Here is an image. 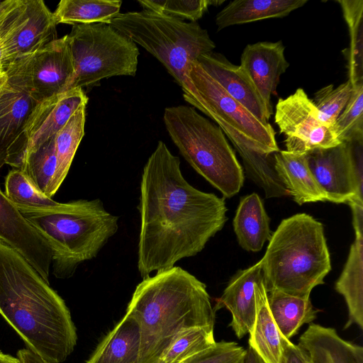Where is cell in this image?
I'll use <instances>...</instances> for the list:
<instances>
[{
  "instance_id": "21",
  "label": "cell",
  "mask_w": 363,
  "mask_h": 363,
  "mask_svg": "<svg viewBox=\"0 0 363 363\" xmlns=\"http://www.w3.org/2000/svg\"><path fill=\"white\" fill-rule=\"evenodd\" d=\"M140 341L138 320L125 313L86 363H138Z\"/></svg>"
},
{
  "instance_id": "17",
  "label": "cell",
  "mask_w": 363,
  "mask_h": 363,
  "mask_svg": "<svg viewBox=\"0 0 363 363\" xmlns=\"http://www.w3.org/2000/svg\"><path fill=\"white\" fill-rule=\"evenodd\" d=\"M284 50L281 40L258 42L247 45L240 57V66L250 77L272 113L271 96L277 94L280 77L289 67Z\"/></svg>"
},
{
  "instance_id": "18",
  "label": "cell",
  "mask_w": 363,
  "mask_h": 363,
  "mask_svg": "<svg viewBox=\"0 0 363 363\" xmlns=\"http://www.w3.org/2000/svg\"><path fill=\"white\" fill-rule=\"evenodd\" d=\"M262 280L259 261L239 270L230 280L220 297L216 300L215 311L228 309L231 314L229 324L238 339L251 331L256 318L255 286Z\"/></svg>"
},
{
  "instance_id": "39",
  "label": "cell",
  "mask_w": 363,
  "mask_h": 363,
  "mask_svg": "<svg viewBox=\"0 0 363 363\" xmlns=\"http://www.w3.org/2000/svg\"><path fill=\"white\" fill-rule=\"evenodd\" d=\"M26 0H13L0 14V69L4 45L9 38L27 21Z\"/></svg>"
},
{
  "instance_id": "26",
  "label": "cell",
  "mask_w": 363,
  "mask_h": 363,
  "mask_svg": "<svg viewBox=\"0 0 363 363\" xmlns=\"http://www.w3.org/2000/svg\"><path fill=\"white\" fill-rule=\"evenodd\" d=\"M233 228L239 245L249 252H259L270 239L269 218L257 194L241 199L233 219Z\"/></svg>"
},
{
  "instance_id": "28",
  "label": "cell",
  "mask_w": 363,
  "mask_h": 363,
  "mask_svg": "<svg viewBox=\"0 0 363 363\" xmlns=\"http://www.w3.org/2000/svg\"><path fill=\"white\" fill-rule=\"evenodd\" d=\"M21 170L39 191L50 198L54 196L60 186L55 135L27 152Z\"/></svg>"
},
{
  "instance_id": "42",
  "label": "cell",
  "mask_w": 363,
  "mask_h": 363,
  "mask_svg": "<svg viewBox=\"0 0 363 363\" xmlns=\"http://www.w3.org/2000/svg\"><path fill=\"white\" fill-rule=\"evenodd\" d=\"M243 363H264L257 353L248 346L246 349L245 357Z\"/></svg>"
},
{
  "instance_id": "19",
  "label": "cell",
  "mask_w": 363,
  "mask_h": 363,
  "mask_svg": "<svg viewBox=\"0 0 363 363\" xmlns=\"http://www.w3.org/2000/svg\"><path fill=\"white\" fill-rule=\"evenodd\" d=\"M313 363H363V348L341 338L332 328L310 323L298 344Z\"/></svg>"
},
{
  "instance_id": "7",
  "label": "cell",
  "mask_w": 363,
  "mask_h": 363,
  "mask_svg": "<svg viewBox=\"0 0 363 363\" xmlns=\"http://www.w3.org/2000/svg\"><path fill=\"white\" fill-rule=\"evenodd\" d=\"M109 24L157 58L180 86L190 65L216 48L197 22L150 10L119 13Z\"/></svg>"
},
{
  "instance_id": "32",
  "label": "cell",
  "mask_w": 363,
  "mask_h": 363,
  "mask_svg": "<svg viewBox=\"0 0 363 363\" xmlns=\"http://www.w3.org/2000/svg\"><path fill=\"white\" fill-rule=\"evenodd\" d=\"M250 178L265 192L266 197L289 195L279 179L275 168L274 154H262L242 147L235 146Z\"/></svg>"
},
{
  "instance_id": "45",
  "label": "cell",
  "mask_w": 363,
  "mask_h": 363,
  "mask_svg": "<svg viewBox=\"0 0 363 363\" xmlns=\"http://www.w3.org/2000/svg\"><path fill=\"white\" fill-rule=\"evenodd\" d=\"M13 1V0H0V14L12 4Z\"/></svg>"
},
{
  "instance_id": "27",
  "label": "cell",
  "mask_w": 363,
  "mask_h": 363,
  "mask_svg": "<svg viewBox=\"0 0 363 363\" xmlns=\"http://www.w3.org/2000/svg\"><path fill=\"white\" fill-rule=\"evenodd\" d=\"M271 314L281 335L290 340L301 327L311 323L319 310L312 305L310 298L289 295L280 291L267 293Z\"/></svg>"
},
{
  "instance_id": "29",
  "label": "cell",
  "mask_w": 363,
  "mask_h": 363,
  "mask_svg": "<svg viewBox=\"0 0 363 363\" xmlns=\"http://www.w3.org/2000/svg\"><path fill=\"white\" fill-rule=\"evenodd\" d=\"M120 0H62L53 13L57 24H109L120 12Z\"/></svg>"
},
{
  "instance_id": "2",
  "label": "cell",
  "mask_w": 363,
  "mask_h": 363,
  "mask_svg": "<svg viewBox=\"0 0 363 363\" xmlns=\"http://www.w3.org/2000/svg\"><path fill=\"white\" fill-rule=\"evenodd\" d=\"M0 314L26 348L49 363L63 362L77 345L64 300L19 253L1 242Z\"/></svg>"
},
{
  "instance_id": "16",
  "label": "cell",
  "mask_w": 363,
  "mask_h": 363,
  "mask_svg": "<svg viewBox=\"0 0 363 363\" xmlns=\"http://www.w3.org/2000/svg\"><path fill=\"white\" fill-rule=\"evenodd\" d=\"M26 12L27 21L4 45L1 62L3 71L18 59L57 39L53 13L43 0H26Z\"/></svg>"
},
{
  "instance_id": "9",
  "label": "cell",
  "mask_w": 363,
  "mask_h": 363,
  "mask_svg": "<svg viewBox=\"0 0 363 363\" xmlns=\"http://www.w3.org/2000/svg\"><path fill=\"white\" fill-rule=\"evenodd\" d=\"M67 35L74 69L68 90L91 87L111 77L135 75L138 48L110 24L73 26Z\"/></svg>"
},
{
  "instance_id": "46",
  "label": "cell",
  "mask_w": 363,
  "mask_h": 363,
  "mask_svg": "<svg viewBox=\"0 0 363 363\" xmlns=\"http://www.w3.org/2000/svg\"><path fill=\"white\" fill-rule=\"evenodd\" d=\"M181 363H182V362H181Z\"/></svg>"
},
{
  "instance_id": "5",
  "label": "cell",
  "mask_w": 363,
  "mask_h": 363,
  "mask_svg": "<svg viewBox=\"0 0 363 363\" xmlns=\"http://www.w3.org/2000/svg\"><path fill=\"white\" fill-rule=\"evenodd\" d=\"M18 209L50 245L53 274L60 279L72 277L80 264L95 258L118 229V217L99 199L59 203L48 209Z\"/></svg>"
},
{
  "instance_id": "24",
  "label": "cell",
  "mask_w": 363,
  "mask_h": 363,
  "mask_svg": "<svg viewBox=\"0 0 363 363\" xmlns=\"http://www.w3.org/2000/svg\"><path fill=\"white\" fill-rule=\"evenodd\" d=\"M345 267L335 284V290L345 298L348 319L344 329L355 324L363 328V232L355 231Z\"/></svg>"
},
{
  "instance_id": "38",
  "label": "cell",
  "mask_w": 363,
  "mask_h": 363,
  "mask_svg": "<svg viewBox=\"0 0 363 363\" xmlns=\"http://www.w3.org/2000/svg\"><path fill=\"white\" fill-rule=\"evenodd\" d=\"M246 349L235 342H216L182 363H243Z\"/></svg>"
},
{
  "instance_id": "44",
  "label": "cell",
  "mask_w": 363,
  "mask_h": 363,
  "mask_svg": "<svg viewBox=\"0 0 363 363\" xmlns=\"http://www.w3.org/2000/svg\"><path fill=\"white\" fill-rule=\"evenodd\" d=\"M8 82V77L6 73L3 71L2 69H0V96L1 94L5 88L6 85Z\"/></svg>"
},
{
  "instance_id": "33",
  "label": "cell",
  "mask_w": 363,
  "mask_h": 363,
  "mask_svg": "<svg viewBox=\"0 0 363 363\" xmlns=\"http://www.w3.org/2000/svg\"><path fill=\"white\" fill-rule=\"evenodd\" d=\"M214 328L196 327L179 334L169 345L159 363H181L216 342Z\"/></svg>"
},
{
  "instance_id": "35",
  "label": "cell",
  "mask_w": 363,
  "mask_h": 363,
  "mask_svg": "<svg viewBox=\"0 0 363 363\" xmlns=\"http://www.w3.org/2000/svg\"><path fill=\"white\" fill-rule=\"evenodd\" d=\"M333 128L341 143H363V83L352 86L350 99Z\"/></svg>"
},
{
  "instance_id": "30",
  "label": "cell",
  "mask_w": 363,
  "mask_h": 363,
  "mask_svg": "<svg viewBox=\"0 0 363 363\" xmlns=\"http://www.w3.org/2000/svg\"><path fill=\"white\" fill-rule=\"evenodd\" d=\"M347 23L350 46L342 52L347 60L348 80L352 87L363 83V1L339 0Z\"/></svg>"
},
{
  "instance_id": "13",
  "label": "cell",
  "mask_w": 363,
  "mask_h": 363,
  "mask_svg": "<svg viewBox=\"0 0 363 363\" xmlns=\"http://www.w3.org/2000/svg\"><path fill=\"white\" fill-rule=\"evenodd\" d=\"M88 101L82 89L74 88L38 103L10 147L6 164L21 169L27 152L55 135Z\"/></svg>"
},
{
  "instance_id": "37",
  "label": "cell",
  "mask_w": 363,
  "mask_h": 363,
  "mask_svg": "<svg viewBox=\"0 0 363 363\" xmlns=\"http://www.w3.org/2000/svg\"><path fill=\"white\" fill-rule=\"evenodd\" d=\"M352 87L349 81L334 88L327 85L318 90L313 101L318 110L319 121L325 125L333 127L335 122L348 102Z\"/></svg>"
},
{
  "instance_id": "1",
  "label": "cell",
  "mask_w": 363,
  "mask_h": 363,
  "mask_svg": "<svg viewBox=\"0 0 363 363\" xmlns=\"http://www.w3.org/2000/svg\"><path fill=\"white\" fill-rule=\"evenodd\" d=\"M138 269L143 279L196 255L224 226L223 198L184 178L179 158L159 141L142 172Z\"/></svg>"
},
{
  "instance_id": "25",
  "label": "cell",
  "mask_w": 363,
  "mask_h": 363,
  "mask_svg": "<svg viewBox=\"0 0 363 363\" xmlns=\"http://www.w3.org/2000/svg\"><path fill=\"white\" fill-rule=\"evenodd\" d=\"M307 2V0H235L216 16V25L220 30L234 25L282 18Z\"/></svg>"
},
{
  "instance_id": "40",
  "label": "cell",
  "mask_w": 363,
  "mask_h": 363,
  "mask_svg": "<svg viewBox=\"0 0 363 363\" xmlns=\"http://www.w3.org/2000/svg\"><path fill=\"white\" fill-rule=\"evenodd\" d=\"M284 363H313L308 354L297 345L282 337Z\"/></svg>"
},
{
  "instance_id": "4",
  "label": "cell",
  "mask_w": 363,
  "mask_h": 363,
  "mask_svg": "<svg viewBox=\"0 0 363 363\" xmlns=\"http://www.w3.org/2000/svg\"><path fill=\"white\" fill-rule=\"evenodd\" d=\"M269 240L259 260L266 291L308 298L331 269L322 223L298 213L283 220Z\"/></svg>"
},
{
  "instance_id": "14",
  "label": "cell",
  "mask_w": 363,
  "mask_h": 363,
  "mask_svg": "<svg viewBox=\"0 0 363 363\" xmlns=\"http://www.w3.org/2000/svg\"><path fill=\"white\" fill-rule=\"evenodd\" d=\"M0 242L19 253L49 284L52 262L50 245L1 189Z\"/></svg>"
},
{
  "instance_id": "43",
  "label": "cell",
  "mask_w": 363,
  "mask_h": 363,
  "mask_svg": "<svg viewBox=\"0 0 363 363\" xmlns=\"http://www.w3.org/2000/svg\"><path fill=\"white\" fill-rule=\"evenodd\" d=\"M0 363H20L18 358L0 351Z\"/></svg>"
},
{
  "instance_id": "15",
  "label": "cell",
  "mask_w": 363,
  "mask_h": 363,
  "mask_svg": "<svg viewBox=\"0 0 363 363\" xmlns=\"http://www.w3.org/2000/svg\"><path fill=\"white\" fill-rule=\"evenodd\" d=\"M234 99L262 123L272 114L246 72L214 52L201 55L195 61Z\"/></svg>"
},
{
  "instance_id": "36",
  "label": "cell",
  "mask_w": 363,
  "mask_h": 363,
  "mask_svg": "<svg viewBox=\"0 0 363 363\" xmlns=\"http://www.w3.org/2000/svg\"><path fill=\"white\" fill-rule=\"evenodd\" d=\"M225 1L212 0H139L145 10L153 11L179 20L196 22L211 6H219Z\"/></svg>"
},
{
  "instance_id": "31",
  "label": "cell",
  "mask_w": 363,
  "mask_h": 363,
  "mask_svg": "<svg viewBox=\"0 0 363 363\" xmlns=\"http://www.w3.org/2000/svg\"><path fill=\"white\" fill-rule=\"evenodd\" d=\"M86 106L79 107L55 135L57 162V179L60 186L65 179L79 145L84 135Z\"/></svg>"
},
{
  "instance_id": "11",
  "label": "cell",
  "mask_w": 363,
  "mask_h": 363,
  "mask_svg": "<svg viewBox=\"0 0 363 363\" xmlns=\"http://www.w3.org/2000/svg\"><path fill=\"white\" fill-rule=\"evenodd\" d=\"M362 144L342 143L306 154L308 167L328 201L337 203L363 201Z\"/></svg>"
},
{
  "instance_id": "22",
  "label": "cell",
  "mask_w": 363,
  "mask_h": 363,
  "mask_svg": "<svg viewBox=\"0 0 363 363\" xmlns=\"http://www.w3.org/2000/svg\"><path fill=\"white\" fill-rule=\"evenodd\" d=\"M24 91L7 82L0 96V169L8 152L38 104Z\"/></svg>"
},
{
  "instance_id": "20",
  "label": "cell",
  "mask_w": 363,
  "mask_h": 363,
  "mask_svg": "<svg viewBox=\"0 0 363 363\" xmlns=\"http://www.w3.org/2000/svg\"><path fill=\"white\" fill-rule=\"evenodd\" d=\"M274 161L279 179L298 204L328 201L308 167L306 154L279 150L274 153Z\"/></svg>"
},
{
  "instance_id": "12",
  "label": "cell",
  "mask_w": 363,
  "mask_h": 363,
  "mask_svg": "<svg viewBox=\"0 0 363 363\" xmlns=\"http://www.w3.org/2000/svg\"><path fill=\"white\" fill-rule=\"evenodd\" d=\"M274 121L286 137V151L307 154L315 149H326L342 143L333 127L323 124L318 110L302 88H298L276 105Z\"/></svg>"
},
{
  "instance_id": "23",
  "label": "cell",
  "mask_w": 363,
  "mask_h": 363,
  "mask_svg": "<svg viewBox=\"0 0 363 363\" xmlns=\"http://www.w3.org/2000/svg\"><path fill=\"white\" fill-rule=\"evenodd\" d=\"M256 318L248 344L264 363H284L282 335L269 308L263 281L255 286Z\"/></svg>"
},
{
  "instance_id": "41",
  "label": "cell",
  "mask_w": 363,
  "mask_h": 363,
  "mask_svg": "<svg viewBox=\"0 0 363 363\" xmlns=\"http://www.w3.org/2000/svg\"><path fill=\"white\" fill-rule=\"evenodd\" d=\"M17 357L20 363H49L28 348L19 350Z\"/></svg>"
},
{
  "instance_id": "6",
  "label": "cell",
  "mask_w": 363,
  "mask_h": 363,
  "mask_svg": "<svg viewBox=\"0 0 363 363\" xmlns=\"http://www.w3.org/2000/svg\"><path fill=\"white\" fill-rule=\"evenodd\" d=\"M163 121L180 154L198 174L225 197L239 192L243 170L218 125L184 105L165 108Z\"/></svg>"
},
{
  "instance_id": "8",
  "label": "cell",
  "mask_w": 363,
  "mask_h": 363,
  "mask_svg": "<svg viewBox=\"0 0 363 363\" xmlns=\"http://www.w3.org/2000/svg\"><path fill=\"white\" fill-rule=\"evenodd\" d=\"M181 87L184 99L212 119L234 147L266 155L279 151L270 123L259 121L196 62L185 73Z\"/></svg>"
},
{
  "instance_id": "3",
  "label": "cell",
  "mask_w": 363,
  "mask_h": 363,
  "mask_svg": "<svg viewBox=\"0 0 363 363\" xmlns=\"http://www.w3.org/2000/svg\"><path fill=\"white\" fill-rule=\"evenodd\" d=\"M126 313L140 325L138 363H159L179 334L196 327L214 328L216 320L206 284L178 266L143 279Z\"/></svg>"
},
{
  "instance_id": "10",
  "label": "cell",
  "mask_w": 363,
  "mask_h": 363,
  "mask_svg": "<svg viewBox=\"0 0 363 363\" xmlns=\"http://www.w3.org/2000/svg\"><path fill=\"white\" fill-rule=\"evenodd\" d=\"M4 72L9 84L38 103L68 90L74 69L67 35L18 59Z\"/></svg>"
},
{
  "instance_id": "34",
  "label": "cell",
  "mask_w": 363,
  "mask_h": 363,
  "mask_svg": "<svg viewBox=\"0 0 363 363\" xmlns=\"http://www.w3.org/2000/svg\"><path fill=\"white\" fill-rule=\"evenodd\" d=\"M4 194L17 208L48 209L59 203L39 191L19 169L8 173Z\"/></svg>"
}]
</instances>
